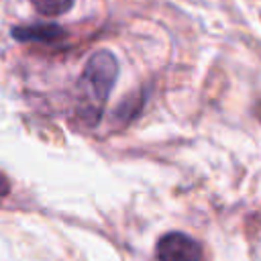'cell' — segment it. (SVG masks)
Here are the masks:
<instances>
[{
  "mask_svg": "<svg viewBox=\"0 0 261 261\" xmlns=\"http://www.w3.org/2000/svg\"><path fill=\"white\" fill-rule=\"evenodd\" d=\"M75 0H31V4L45 16H59L69 12Z\"/></svg>",
  "mask_w": 261,
  "mask_h": 261,
  "instance_id": "cell-4",
  "label": "cell"
},
{
  "mask_svg": "<svg viewBox=\"0 0 261 261\" xmlns=\"http://www.w3.org/2000/svg\"><path fill=\"white\" fill-rule=\"evenodd\" d=\"M8 192H10V181H8V177L0 171V198H4Z\"/></svg>",
  "mask_w": 261,
  "mask_h": 261,
  "instance_id": "cell-5",
  "label": "cell"
},
{
  "mask_svg": "<svg viewBox=\"0 0 261 261\" xmlns=\"http://www.w3.org/2000/svg\"><path fill=\"white\" fill-rule=\"evenodd\" d=\"M159 261H202V247L186 232H167L157 243Z\"/></svg>",
  "mask_w": 261,
  "mask_h": 261,
  "instance_id": "cell-2",
  "label": "cell"
},
{
  "mask_svg": "<svg viewBox=\"0 0 261 261\" xmlns=\"http://www.w3.org/2000/svg\"><path fill=\"white\" fill-rule=\"evenodd\" d=\"M12 37L20 43H55L67 37V33L55 22L20 24L12 29Z\"/></svg>",
  "mask_w": 261,
  "mask_h": 261,
  "instance_id": "cell-3",
  "label": "cell"
},
{
  "mask_svg": "<svg viewBox=\"0 0 261 261\" xmlns=\"http://www.w3.org/2000/svg\"><path fill=\"white\" fill-rule=\"evenodd\" d=\"M116 77H118V61L110 51L98 49L88 57L77 82L82 116L88 124L94 126L100 120L110 90L116 84Z\"/></svg>",
  "mask_w": 261,
  "mask_h": 261,
  "instance_id": "cell-1",
  "label": "cell"
}]
</instances>
